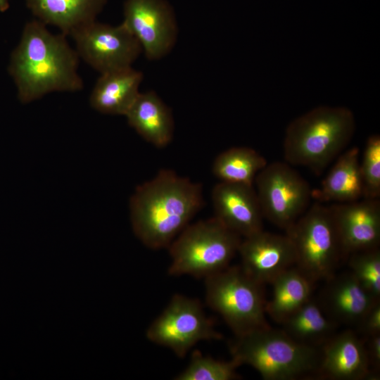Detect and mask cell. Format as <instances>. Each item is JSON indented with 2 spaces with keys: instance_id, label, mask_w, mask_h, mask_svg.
<instances>
[{
  "instance_id": "3957f363",
  "label": "cell",
  "mask_w": 380,
  "mask_h": 380,
  "mask_svg": "<svg viewBox=\"0 0 380 380\" xmlns=\"http://www.w3.org/2000/svg\"><path fill=\"white\" fill-rule=\"evenodd\" d=\"M355 130L353 112L343 106H319L296 118L287 127L284 157L320 175L344 150Z\"/></svg>"
},
{
  "instance_id": "e0dca14e",
  "label": "cell",
  "mask_w": 380,
  "mask_h": 380,
  "mask_svg": "<svg viewBox=\"0 0 380 380\" xmlns=\"http://www.w3.org/2000/svg\"><path fill=\"white\" fill-rule=\"evenodd\" d=\"M143 75L132 67L101 74L89 97L96 110L125 115L139 94Z\"/></svg>"
},
{
  "instance_id": "9c48e42d",
  "label": "cell",
  "mask_w": 380,
  "mask_h": 380,
  "mask_svg": "<svg viewBox=\"0 0 380 380\" xmlns=\"http://www.w3.org/2000/svg\"><path fill=\"white\" fill-rule=\"evenodd\" d=\"M146 337L183 357L198 342L219 340L222 335L207 317L198 300L176 294L151 324Z\"/></svg>"
},
{
  "instance_id": "f1b7e54d",
  "label": "cell",
  "mask_w": 380,
  "mask_h": 380,
  "mask_svg": "<svg viewBox=\"0 0 380 380\" xmlns=\"http://www.w3.org/2000/svg\"><path fill=\"white\" fill-rule=\"evenodd\" d=\"M10 7V0H0V12L6 11Z\"/></svg>"
},
{
  "instance_id": "9a60e30c",
  "label": "cell",
  "mask_w": 380,
  "mask_h": 380,
  "mask_svg": "<svg viewBox=\"0 0 380 380\" xmlns=\"http://www.w3.org/2000/svg\"><path fill=\"white\" fill-rule=\"evenodd\" d=\"M320 377L336 380H360L372 377L365 339L351 330L334 334L322 346Z\"/></svg>"
},
{
  "instance_id": "d4e9b609",
  "label": "cell",
  "mask_w": 380,
  "mask_h": 380,
  "mask_svg": "<svg viewBox=\"0 0 380 380\" xmlns=\"http://www.w3.org/2000/svg\"><path fill=\"white\" fill-rule=\"evenodd\" d=\"M348 258L350 272L374 298H380V251L379 248L350 254Z\"/></svg>"
},
{
  "instance_id": "7a4b0ae2",
  "label": "cell",
  "mask_w": 380,
  "mask_h": 380,
  "mask_svg": "<svg viewBox=\"0 0 380 380\" xmlns=\"http://www.w3.org/2000/svg\"><path fill=\"white\" fill-rule=\"evenodd\" d=\"M200 183L160 170L149 181L138 186L129 200L132 227L146 247L168 248L203 206Z\"/></svg>"
},
{
  "instance_id": "5b68a950",
  "label": "cell",
  "mask_w": 380,
  "mask_h": 380,
  "mask_svg": "<svg viewBox=\"0 0 380 380\" xmlns=\"http://www.w3.org/2000/svg\"><path fill=\"white\" fill-rule=\"evenodd\" d=\"M241 236L215 217L189 224L168 246L172 276L208 277L229 266Z\"/></svg>"
},
{
  "instance_id": "d6986e66",
  "label": "cell",
  "mask_w": 380,
  "mask_h": 380,
  "mask_svg": "<svg viewBox=\"0 0 380 380\" xmlns=\"http://www.w3.org/2000/svg\"><path fill=\"white\" fill-rule=\"evenodd\" d=\"M125 116L129 126L153 146L163 148L172 141L174 121L171 110L155 92L139 93Z\"/></svg>"
},
{
  "instance_id": "4fadbf2b",
  "label": "cell",
  "mask_w": 380,
  "mask_h": 380,
  "mask_svg": "<svg viewBox=\"0 0 380 380\" xmlns=\"http://www.w3.org/2000/svg\"><path fill=\"white\" fill-rule=\"evenodd\" d=\"M338 233L343 258L355 252L379 248L380 202L363 198L329 205Z\"/></svg>"
},
{
  "instance_id": "cb8c5ba5",
  "label": "cell",
  "mask_w": 380,
  "mask_h": 380,
  "mask_svg": "<svg viewBox=\"0 0 380 380\" xmlns=\"http://www.w3.org/2000/svg\"><path fill=\"white\" fill-rule=\"evenodd\" d=\"M241 366L232 359L223 361L203 355L194 350L187 367L179 374L177 380H231L239 376L236 369Z\"/></svg>"
},
{
  "instance_id": "6da1fadb",
  "label": "cell",
  "mask_w": 380,
  "mask_h": 380,
  "mask_svg": "<svg viewBox=\"0 0 380 380\" xmlns=\"http://www.w3.org/2000/svg\"><path fill=\"white\" fill-rule=\"evenodd\" d=\"M32 20L23 30L11 53L8 70L23 103L55 91H77L84 87L78 73L80 57L63 34H53Z\"/></svg>"
},
{
  "instance_id": "2e32d148",
  "label": "cell",
  "mask_w": 380,
  "mask_h": 380,
  "mask_svg": "<svg viewBox=\"0 0 380 380\" xmlns=\"http://www.w3.org/2000/svg\"><path fill=\"white\" fill-rule=\"evenodd\" d=\"M327 281L320 305L338 324L357 326L367 312L379 301L361 286L350 272L334 274Z\"/></svg>"
},
{
  "instance_id": "484cf974",
  "label": "cell",
  "mask_w": 380,
  "mask_h": 380,
  "mask_svg": "<svg viewBox=\"0 0 380 380\" xmlns=\"http://www.w3.org/2000/svg\"><path fill=\"white\" fill-rule=\"evenodd\" d=\"M363 198L374 199L380 196V137L371 135L367 140L360 163Z\"/></svg>"
},
{
  "instance_id": "5bb4252c",
  "label": "cell",
  "mask_w": 380,
  "mask_h": 380,
  "mask_svg": "<svg viewBox=\"0 0 380 380\" xmlns=\"http://www.w3.org/2000/svg\"><path fill=\"white\" fill-rule=\"evenodd\" d=\"M215 216L243 238L263 229L264 218L253 185L220 182L211 192Z\"/></svg>"
},
{
  "instance_id": "30bf717a",
  "label": "cell",
  "mask_w": 380,
  "mask_h": 380,
  "mask_svg": "<svg viewBox=\"0 0 380 380\" xmlns=\"http://www.w3.org/2000/svg\"><path fill=\"white\" fill-rule=\"evenodd\" d=\"M80 58L101 74L129 67L142 49L122 23L118 25L91 22L71 35Z\"/></svg>"
},
{
  "instance_id": "7402d4cb",
  "label": "cell",
  "mask_w": 380,
  "mask_h": 380,
  "mask_svg": "<svg viewBox=\"0 0 380 380\" xmlns=\"http://www.w3.org/2000/svg\"><path fill=\"white\" fill-rule=\"evenodd\" d=\"M281 324L283 331L294 340L317 348L335 334L338 324L327 315L320 303L310 298Z\"/></svg>"
},
{
  "instance_id": "83f0119b",
  "label": "cell",
  "mask_w": 380,
  "mask_h": 380,
  "mask_svg": "<svg viewBox=\"0 0 380 380\" xmlns=\"http://www.w3.org/2000/svg\"><path fill=\"white\" fill-rule=\"evenodd\" d=\"M364 339L370 368L377 372L380 367V334Z\"/></svg>"
},
{
  "instance_id": "603a6c76",
  "label": "cell",
  "mask_w": 380,
  "mask_h": 380,
  "mask_svg": "<svg viewBox=\"0 0 380 380\" xmlns=\"http://www.w3.org/2000/svg\"><path fill=\"white\" fill-rule=\"evenodd\" d=\"M267 164L265 157L251 148L232 147L215 158L212 172L220 182L253 185Z\"/></svg>"
},
{
  "instance_id": "8fae6325",
  "label": "cell",
  "mask_w": 380,
  "mask_h": 380,
  "mask_svg": "<svg viewBox=\"0 0 380 380\" xmlns=\"http://www.w3.org/2000/svg\"><path fill=\"white\" fill-rule=\"evenodd\" d=\"M122 23L138 40L149 60L167 55L176 42L175 20L163 0H126Z\"/></svg>"
},
{
  "instance_id": "52a82bcc",
  "label": "cell",
  "mask_w": 380,
  "mask_h": 380,
  "mask_svg": "<svg viewBox=\"0 0 380 380\" xmlns=\"http://www.w3.org/2000/svg\"><path fill=\"white\" fill-rule=\"evenodd\" d=\"M262 286L241 266H228L205 278V300L220 314L235 336L270 326L267 322Z\"/></svg>"
},
{
  "instance_id": "7c38bea8",
  "label": "cell",
  "mask_w": 380,
  "mask_h": 380,
  "mask_svg": "<svg viewBox=\"0 0 380 380\" xmlns=\"http://www.w3.org/2000/svg\"><path fill=\"white\" fill-rule=\"evenodd\" d=\"M238 253L241 267L261 285L270 284L278 275L296 265V251L291 238L263 229L241 240Z\"/></svg>"
},
{
  "instance_id": "ba28073f",
  "label": "cell",
  "mask_w": 380,
  "mask_h": 380,
  "mask_svg": "<svg viewBox=\"0 0 380 380\" xmlns=\"http://www.w3.org/2000/svg\"><path fill=\"white\" fill-rule=\"evenodd\" d=\"M255 182L263 217L279 228L288 229L308 208L312 189L287 163L267 164Z\"/></svg>"
},
{
  "instance_id": "277c9868",
  "label": "cell",
  "mask_w": 380,
  "mask_h": 380,
  "mask_svg": "<svg viewBox=\"0 0 380 380\" xmlns=\"http://www.w3.org/2000/svg\"><path fill=\"white\" fill-rule=\"evenodd\" d=\"M232 359L255 369L264 379L292 380L316 373L321 350L270 326L236 336Z\"/></svg>"
},
{
  "instance_id": "ac0fdd59",
  "label": "cell",
  "mask_w": 380,
  "mask_h": 380,
  "mask_svg": "<svg viewBox=\"0 0 380 380\" xmlns=\"http://www.w3.org/2000/svg\"><path fill=\"white\" fill-rule=\"evenodd\" d=\"M107 0H25L36 20L65 36L96 20Z\"/></svg>"
},
{
  "instance_id": "44dd1931",
  "label": "cell",
  "mask_w": 380,
  "mask_h": 380,
  "mask_svg": "<svg viewBox=\"0 0 380 380\" xmlns=\"http://www.w3.org/2000/svg\"><path fill=\"white\" fill-rule=\"evenodd\" d=\"M273 293L265 312L281 324L311 298L313 282L295 265L278 275L271 283Z\"/></svg>"
},
{
  "instance_id": "ffe728a7",
  "label": "cell",
  "mask_w": 380,
  "mask_h": 380,
  "mask_svg": "<svg viewBox=\"0 0 380 380\" xmlns=\"http://www.w3.org/2000/svg\"><path fill=\"white\" fill-rule=\"evenodd\" d=\"M359 148L353 146L341 153L312 198L319 203H350L363 198Z\"/></svg>"
},
{
  "instance_id": "4316f807",
  "label": "cell",
  "mask_w": 380,
  "mask_h": 380,
  "mask_svg": "<svg viewBox=\"0 0 380 380\" xmlns=\"http://www.w3.org/2000/svg\"><path fill=\"white\" fill-rule=\"evenodd\" d=\"M360 333L367 338L380 334V303L376 302L357 324Z\"/></svg>"
},
{
  "instance_id": "8992f818",
  "label": "cell",
  "mask_w": 380,
  "mask_h": 380,
  "mask_svg": "<svg viewBox=\"0 0 380 380\" xmlns=\"http://www.w3.org/2000/svg\"><path fill=\"white\" fill-rule=\"evenodd\" d=\"M296 251L295 266L313 283L328 280L343 260L329 206L316 202L286 230Z\"/></svg>"
}]
</instances>
